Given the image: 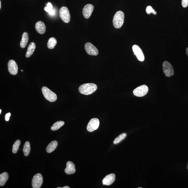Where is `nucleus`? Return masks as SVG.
<instances>
[{
  "label": "nucleus",
  "instance_id": "f257e3e1",
  "mask_svg": "<svg viewBox=\"0 0 188 188\" xmlns=\"http://www.w3.org/2000/svg\"><path fill=\"white\" fill-rule=\"evenodd\" d=\"M97 86L94 83H85L81 85L79 87V91L83 95H88L94 93L97 90Z\"/></svg>",
  "mask_w": 188,
  "mask_h": 188
},
{
  "label": "nucleus",
  "instance_id": "f03ea898",
  "mask_svg": "<svg viewBox=\"0 0 188 188\" xmlns=\"http://www.w3.org/2000/svg\"><path fill=\"white\" fill-rule=\"evenodd\" d=\"M124 14L122 11H120L116 13L113 17V22L115 28L119 29L124 23Z\"/></svg>",
  "mask_w": 188,
  "mask_h": 188
},
{
  "label": "nucleus",
  "instance_id": "7ed1b4c3",
  "mask_svg": "<svg viewBox=\"0 0 188 188\" xmlns=\"http://www.w3.org/2000/svg\"><path fill=\"white\" fill-rule=\"evenodd\" d=\"M42 92L46 99L51 102H54L57 99V95L54 92L47 87H42Z\"/></svg>",
  "mask_w": 188,
  "mask_h": 188
},
{
  "label": "nucleus",
  "instance_id": "20e7f679",
  "mask_svg": "<svg viewBox=\"0 0 188 188\" xmlns=\"http://www.w3.org/2000/svg\"><path fill=\"white\" fill-rule=\"evenodd\" d=\"M60 17L61 20L66 23H68L70 21V15L67 7L63 6L60 9Z\"/></svg>",
  "mask_w": 188,
  "mask_h": 188
},
{
  "label": "nucleus",
  "instance_id": "39448f33",
  "mask_svg": "<svg viewBox=\"0 0 188 188\" xmlns=\"http://www.w3.org/2000/svg\"><path fill=\"white\" fill-rule=\"evenodd\" d=\"M148 91V88L147 85H142L134 89L133 91V93L136 96L142 97L146 95Z\"/></svg>",
  "mask_w": 188,
  "mask_h": 188
},
{
  "label": "nucleus",
  "instance_id": "423d86ee",
  "mask_svg": "<svg viewBox=\"0 0 188 188\" xmlns=\"http://www.w3.org/2000/svg\"><path fill=\"white\" fill-rule=\"evenodd\" d=\"M163 72L167 77H170L174 75V70L171 63L165 61L162 64Z\"/></svg>",
  "mask_w": 188,
  "mask_h": 188
},
{
  "label": "nucleus",
  "instance_id": "0eeeda50",
  "mask_svg": "<svg viewBox=\"0 0 188 188\" xmlns=\"http://www.w3.org/2000/svg\"><path fill=\"white\" fill-rule=\"evenodd\" d=\"M43 183V178L40 173H38L34 176L32 180V186L33 188H40Z\"/></svg>",
  "mask_w": 188,
  "mask_h": 188
},
{
  "label": "nucleus",
  "instance_id": "6e6552de",
  "mask_svg": "<svg viewBox=\"0 0 188 188\" xmlns=\"http://www.w3.org/2000/svg\"><path fill=\"white\" fill-rule=\"evenodd\" d=\"M100 122L99 120L97 118H93L89 121L87 126V130L89 132H92L96 130L99 127Z\"/></svg>",
  "mask_w": 188,
  "mask_h": 188
},
{
  "label": "nucleus",
  "instance_id": "1a4fd4ad",
  "mask_svg": "<svg viewBox=\"0 0 188 188\" xmlns=\"http://www.w3.org/2000/svg\"><path fill=\"white\" fill-rule=\"evenodd\" d=\"M85 48L87 54L91 56H97L98 51L95 46L90 43H87L85 45Z\"/></svg>",
  "mask_w": 188,
  "mask_h": 188
},
{
  "label": "nucleus",
  "instance_id": "9d476101",
  "mask_svg": "<svg viewBox=\"0 0 188 188\" xmlns=\"http://www.w3.org/2000/svg\"><path fill=\"white\" fill-rule=\"evenodd\" d=\"M132 50L137 59L139 61H143L145 59L144 55L142 50L137 45H134L132 46Z\"/></svg>",
  "mask_w": 188,
  "mask_h": 188
},
{
  "label": "nucleus",
  "instance_id": "9b49d317",
  "mask_svg": "<svg viewBox=\"0 0 188 188\" xmlns=\"http://www.w3.org/2000/svg\"><path fill=\"white\" fill-rule=\"evenodd\" d=\"M8 70L11 74L15 75L17 73L18 67L17 63L14 60H11L8 64Z\"/></svg>",
  "mask_w": 188,
  "mask_h": 188
},
{
  "label": "nucleus",
  "instance_id": "f8f14e48",
  "mask_svg": "<svg viewBox=\"0 0 188 188\" xmlns=\"http://www.w3.org/2000/svg\"><path fill=\"white\" fill-rule=\"evenodd\" d=\"M94 9V6L92 4H87L84 6L83 10V14L84 17L87 19L89 18L91 15Z\"/></svg>",
  "mask_w": 188,
  "mask_h": 188
},
{
  "label": "nucleus",
  "instance_id": "ddd939ff",
  "mask_svg": "<svg viewBox=\"0 0 188 188\" xmlns=\"http://www.w3.org/2000/svg\"><path fill=\"white\" fill-rule=\"evenodd\" d=\"M115 180V175L114 173H111L105 177L102 182L103 185H110L114 182Z\"/></svg>",
  "mask_w": 188,
  "mask_h": 188
},
{
  "label": "nucleus",
  "instance_id": "4468645a",
  "mask_svg": "<svg viewBox=\"0 0 188 188\" xmlns=\"http://www.w3.org/2000/svg\"><path fill=\"white\" fill-rule=\"evenodd\" d=\"M65 172L67 175L74 174L75 173L76 169L74 164L71 161H68L66 165V167L64 170Z\"/></svg>",
  "mask_w": 188,
  "mask_h": 188
},
{
  "label": "nucleus",
  "instance_id": "2eb2a0df",
  "mask_svg": "<svg viewBox=\"0 0 188 188\" xmlns=\"http://www.w3.org/2000/svg\"><path fill=\"white\" fill-rule=\"evenodd\" d=\"M35 28L37 32L40 34H43L46 31V26L44 23L39 21L36 23L35 25Z\"/></svg>",
  "mask_w": 188,
  "mask_h": 188
},
{
  "label": "nucleus",
  "instance_id": "dca6fc26",
  "mask_svg": "<svg viewBox=\"0 0 188 188\" xmlns=\"http://www.w3.org/2000/svg\"><path fill=\"white\" fill-rule=\"evenodd\" d=\"M36 48V45L34 42H31L29 45L26 53V56L27 58L30 57L33 54Z\"/></svg>",
  "mask_w": 188,
  "mask_h": 188
},
{
  "label": "nucleus",
  "instance_id": "f3484780",
  "mask_svg": "<svg viewBox=\"0 0 188 188\" xmlns=\"http://www.w3.org/2000/svg\"><path fill=\"white\" fill-rule=\"evenodd\" d=\"M29 36L27 32H24L22 36V39L20 43V46L22 48H25L28 43Z\"/></svg>",
  "mask_w": 188,
  "mask_h": 188
},
{
  "label": "nucleus",
  "instance_id": "a211bd4d",
  "mask_svg": "<svg viewBox=\"0 0 188 188\" xmlns=\"http://www.w3.org/2000/svg\"><path fill=\"white\" fill-rule=\"evenodd\" d=\"M58 146V142L56 141H53L48 144L46 148V151L48 153H51L56 149Z\"/></svg>",
  "mask_w": 188,
  "mask_h": 188
},
{
  "label": "nucleus",
  "instance_id": "6ab92c4d",
  "mask_svg": "<svg viewBox=\"0 0 188 188\" xmlns=\"http://www.w3.org/2000/svg\"><path fill=\"white\" fill-rule=\"evenodd\" d=\"M9 176L6 172L3 173L0 175V185L3 186L5 183L9 178Z\"/></svg>",
  "mask_w": 188,
  "mask_h": 188
},
{
  "label": "nucleus",
  "instance_id": "aec40b11",
  "mask_svg": "<svg viewBox=\"0 0 188 188\" xmlns=\"http://www.w3.org/2000/svg\"><path fill=\"white\" fill-rule=\"evenodd\" d=\"M30 151V142L27 141L24 144L23 148V149L24 155L26 156H28Z\"/></svg>",
  "mask_w": 188,
  "mask_h": 188
},
{
  "label": "nucleus",
  "instance_id": "412c9836",
  "mask_svg": "<svg viewBox=\"0 0 188 188\" xmlns=\"http://www.w3.org/2000/svg\"><path fill=\"white\" fill-rule=\"evenodd\" d=\"M56 44H57V40L54 37H51L48 40L47 46L49 49H52L54 48Z\"/></svg>",
  "mask_w": 188,
  "mask_h": 188
},
{
  "label": "nucleus",
  "instance_id": "4be33fe9",
  "mask_svg": "<svg viewBox=\"0 0 188 188\" xmlns=\"http://www.w3.org/2000/svg\"><path fill=\"white\" fill-rule=\"evenodd\" d=\"M64 121H58L55 123V124L52 126L51 129L52 130L54 131L58 130L60 128L62 127L64 125Z\"/></svg>",
  "mask_w": 188,
  "mask_h": 188
},
{
  "label": "nucleus",
  "instance_id": "5701e85b",
  "mask_svg": "<svg viewBox=\"0 0 188 188\" xmlns=\"http://www.w3.org/2000/svg\"><path fill=\"white\" fill-rule=\"evenodd\" d=\"M21 144V141L19 140H17L15 141L13 145L12 148V152L14 154L17 153L19 150V147Z\"/></svg>",
  "mask_w": 188,
  "mask_h": 188
},
{
  "label": "nucleus",
  "instance_id": "b1692460",
  "mask_svg": "<svg viewBox=\"0 0 188 188\" xmlns=\"http://www.w3.org/2000/svg\"><path fill=\"white\" fill-rule=\"evenodd\" d=\"M126 136V133L122 134L115 139L114 142H113V143L114 144H117L120 143V142L125 138Z\"/></svg>",
  "mask_w": 188,
  "mask_h": 188
},
{
  "label": "nucleus",
  "instance_id": "393cba45",
  "mask_svg": "<svg viewBox=\"0 0 188 188\" xmlns=\"http://www.w3.org/2000/svg\"><path fill=\"white\" fill-rule=\"evenodd\" d=\"M146 12L148 14H150L151 13H153L154 15L156 14L157 13L156 11L154 10L151 6H147L146 9Z\"/></svg>",
  "mask_w": 188,
  "mask_h": 188
},
{
  "label": "nucleus",
  "instance_id": "a878e982",
  "mask_svg": "<svg viewBox=\"0 0 188 188\" xmlns=\"http://www.w3.org/2000/svg\"><path fill=\"white\" fill-rule=\"evenodd\" d=\"M44 10L47 12H49L53 9V6L51 3L48 2L46 4V6L44 8Z\"/></svg>",
  "mask_w": 188,
  "mask_h": 188
},
{
  "label": "nucleus",
  "instance_id": "bb28decb",
  "mask_svg": "<svg viewBox=\"0 0 188 188\" xmlns=\"http://www.w3.org/2000/svg\"><path fill=\"white\" fill-rule=\"evenodd\" d=\"M181 4L183 7H187L188 6V0H182Z\"/></svg>",
  "mask_w": 188,
  "mask_h": 188
},
{
  "label": "nucleus",
  "instance_id": "cd10ccee",
  "mask_svg": "<svg viewBox=\"0 0 188 188\" xmlns=\"http://www.w3.org/2000/svg\"><path fill=\"white\" fill-rule=\"evenodd\" d=\"M11 115V114L10 113H7V114H6L5 116V120L6 121H8L9 120V117H10Z\"/></svg>",
  "mask_w": 188,
  "mask_h": 188
},
{
  "label": "nucleus",
  "instance_id": "c85d7f7f",
  "mask_svg": "<svg viewBox=\"0 0 188 188\" xmlns=\"http://www.w3.org/2000/svg\"><path fill=\"white\" fill-rule=\"evenodd\" d=\"M55 13V12L54 9H52L51 11H50V12H48V13H49L50 15H54Z\"/></svg>",
  "mask_w": 188,
  "mask_h": 188
},
{
  "label": "nucleus",
  "instance_id": "c756f323",
  "mask_svg": "<svg viewBox=\"0 0 188 188\" xmlns=\"http://www.w3.org/2000/svg\"><path fill=\"white\" fill-rule=\"evenodd\" d=\"M70 188V187H69V186H64V187H58V188Z\"/></svg>",
  "mask_w": 188,
  "mask_h": 188
},
{
  "label": "nucleus",
  "instance_id": "7c9ffc66",
  "mask_svg": "<svg viewBox=\"0 0 188 188\" xmlns=\"http://www.w3.org/2000/svg\"><path fill=\"white\" fill-rule=\"evenodd\" d=\"M186 54L187 55V56L188 57V48H186Z\"/></svg>",
  "mask_w": 188,
  "mask_h": 188
},
{
  "label": "nucleus",
  "instance_id": "2f4dec72",
  "mask_svg": "<svg viewBox=\"0 0 188 188\" xmlns=\"http://www.w3.org/2000/svg\"><path fill=\"white\" fill-rule=\"evenodd\" d=\"M1 1H0V9H1Z\"/></svg>",
  "mask_w": 188,
  "mask_h": 188
},
{
  "label": "nucleus",
  "instance_id": "473e14b6",
  "mask_svg": "<svg viewBox=\"0 0 188 188\" xmlns=\"http://www.w3.org/2000/svg\"><path fill=\"white\" fill-rule=\"evenodd\" d=\"M1 109H0V114H1Z\"/></svg>",
  "mask_w": 188,
  "mask_h": 188
},
{
  "label": "nucleus",
  "instance_id": "72a5a7b5",
  "mask_svg": "<svg viewBox=\"0 0 188 188\" xmlns=\"http://www.w3.org/2000/svg\"><path fill=\"white\" fill-rule=\"evenodd\" d=\"M21 71H22V72H23V70H21Z\"/></svg>",
  "mask_w": 188,
  "mask_h": 188
},
{
  "label": "nucleus",
  "instance_id": "f704fd0d",
  "mask_svg": "<svg viewBox=\"0 0 188 188\" xmlns=\"http://www.w3.org/2000/svg\"><path fill=\"white\" fill-rule=\"evenodd\" d=\"M138 188H142V187H139Z\"/></svg>",
  "mask_w": 188,
  "mask_h": 188
},
{
  "label": "nucleus",
  "instance_id": "c9c22d12",
  "mask_svg": "<svg viewBox=\"0 0 188 188\" xmlns=\"http://www.w3.org/2000/svg\"><path fill=\"white\" fill-rule=\"evenodd\" d=\"M187 168H188V166H187Z\"/></svg>",
  "mask_w": 188,
  "mask_h": 188
}]
</instances>
